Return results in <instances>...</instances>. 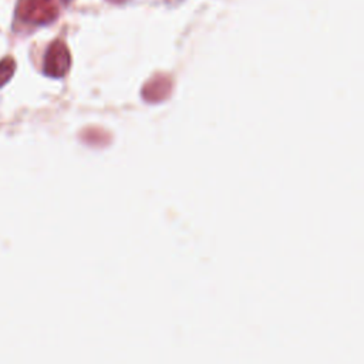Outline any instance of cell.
Listing matches in <instances>:
<instances>
[{"label": "cell", "mask_w": 364, "mask_h": 364, "mask_svg": "<svg viewBox=\"0 0 364 364\" xmlns=\"http://www.w3.org/2000/svg\"><path fill=\"white\" fill-rule=\"evenodd\" d=\"M57 16L58 7L55 0H18L16 6V17L27 24H50Z\"/></svg>", "instance_id": "6da1fadb"}, {"label": "cell", "mask_w": 364, "mask_h": 364, "mask_svg": "<svg viewBox=\"0 0 364 364\" xmlns=\"http://www.w3.org/2000/svg\"><path fill=\"white\" fill-rule=\"evenodd\" d=\"M71 65V55L68 47L63 40L50 43L44 55V73L53 78H61L67 74Z\"/></svg>", "instance_id": "7a4b0ae2"}, {"label": "cell", "mask_w": 364, "mask_h": 364, "mask_svg": "<svg viewBox=\"0 0 364 364\" xmlns=\"http://www.w3.org/2000/svg\"><path fill=\"white\" fill-rule=\"evenodd\" d=\"M16 61L11 57H6L0 61V87H3L14 74Z\"/></svg>", "instance_id": "3957f363"}, {"label": "cell", "mask_w": 364, "mask_h": 364, "mask_svg": "<svg viewBox=\"0 0 364 364\" xmlns=\"http://www.w3.org/2000/svg\"><path fill=\"white\" fill-rule=\"evenodd\" d=\"M109 1H112V3H122V1H125V0H109Z\"/></svg>", "instance_id": "277c9868"}, {"label": "cell", "mask_w": 364, "mask_h": 364, "mask_svg": "<svg viewBox=\"0 0 364 364\" xmlns=\"http://www.w3.org/2000/svg\"><path fill=\"white\" fill-rule=\"evenodd\" d=\"M61 1H63V3H64V4H68V3H70V1H71V0H61Z\"/></svg>", "instance_id": "5b68a950"}]
</instances>
